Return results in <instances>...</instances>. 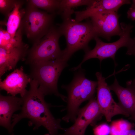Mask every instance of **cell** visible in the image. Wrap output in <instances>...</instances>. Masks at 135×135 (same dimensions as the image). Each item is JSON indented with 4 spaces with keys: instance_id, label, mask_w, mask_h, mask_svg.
Listing matches in <instances>:
<instances>
[{
    "instance_id": "1",
    "label": "cell",
    "mask_w": 135,
    "mask_h": 135,
    "mask_svg": "<svg viewBox=\"0 0 135 135\" xmlns=\"http://www.w3.org/2000/svg\"><path fill=\"white\" fill-rule=\"evenodd\" d=\"M29 83V90L22 98L23 102L20 112L12 116V129L21 120L26 118L30 120L29 126L34 125V130L42 126L50 135H59L58 130L64 128L60 124L62 119L56 118L52 115L50 110L51 105L45 100V96L39 88L38 82L31 79Z\"/></svg>"
},
{
    "instance_id": "2",
    "label": "cell",
    "mask_w": 135,
    "mask_h": 135,
    "mask_svg": "<svg viewBox=\"0 0 135 135\" xmlns=\"http://www.w3.org/2000/svg\"><path fill=\"white\" fill-rule=\"evenodd\" d=\"M75 72L71 82L61 86L67 93V105L65 109L67 113L62 119L66 122H74L80 105L94 97L96 89L97 81L87 78L85 71L81 68Z\"/></svg>"
},
{
    "instance_id": "3",
    "label": "cell",
    "mask_w": 135,
    "mask_h": 135,
    "mask_svg": "<svg viewBox=\"0 0 135 135\" xmlns=\"http://www.w3.org/2000/svg\"><path fill=\"white\" fill-rule=\"evenodd\" d=\"M58 25L66 38V47L63 50L62 58L66 62L78 50H82L86 52L90 50L89 42L97 36L90 20L77 22L71 18L63 20Z\"/></svg>"
},
{
    "instance_id": "4",
    "label": "cell",
    "mask_w": 135,
    "mask_h": 135,
    "mask_svg": "<svg viewBox=\"0 0 135 135\" xmlns=\"http://www.w3.org/2000/svg\"><path fill=\"white\" fill-rule=\"evenodd\" d=\"M67 62L61 58L31 64L29 76L38 82L45 96L53 94L66 102L67 97L59 92L58 83L62 72L68 66Z\"/></svg>"
},
{
    "instance_id": "5",
    "label": "cell",
    "mask_w": 135,
    "mask_h": 135,
    "mask_svg": "<svg viewBox=\"0 0 135 135\" xmlns=\"http://www.w3.org/2000/svg\"><path fill=\"white\" fill-rule=\"evenodd\" d=\"M56 15L26 4L20 26L23 34L33 44L37 43L47 34L54 25Z\"/></svg>"
},
{
    "instance_id": "6",
    "label": "cell",
    "mask_w": 135,
    "mask_h": 135,
    "mask_svg": "<svg viewBox=\"0 0 135 135\" xmlns=\"http://www.w3.org/2000/svg\"><path fill=\"white\" fill-rule=\"evenodd\" d=\"M62 36L58 26L53 25L47 34L28 50L25 63L30 65L62 58L63 50L59 44Z\"/></svg>"
},
{
    "instance_id": "7",
    "label": "cell",
    "mask_w": 135,
    "mask_h": 135,
    "mask_svg": "<svg viewBox=\"0 0 135 135\" xmlns=\"http://www.w3.org/2000/svg\"><path fill=\"white\" fill-rule=\"evenodd\" d=\"M120 25L122 33L118 40L113 42L106 43L102 41L98 37L96 36L94 39L96 43L94 48L85 52V54L81 62L77 66L72 68V70L75 71L81 68L83 63L92 58L98 59L100 64L103 60L111 58L114 60L115 65L116 66L115 56L117 52L121 47H125L127 48L132 40L130 37V34L133 26L130 24H127L123 23H121Z\"/></svg>"
},
{
    "instance_id": "8",
    "label": "cell",
    "mask_w": 135,
    "mask_h": 135,
    "mask_svg": "<svg viewBox=\"0 0 135 135\" xmlns=\"http://www.w3.org/2000/svg\"><path fill=\"white\" fill-rule=\"evenodd\" d=\"M102 115L96 99L94 97L79 109L74 124L68 128H64V133L59 135H85L88 126H95Z\"/></svg>"
},
{
    "instance_id": "9",
    "label": "cell",
    "mask_w": 135,
    "mask_h": 135,
    "mask_svg": "<svg viewBox=\"0 0 135 135\" xmlns=\"http://www.w3.org/2000/svg\"><path fill=\"white\" fill-rule=\"evenodd\" d=\"M97 80V101L101 113L108 122H110L112 118L118 114H122L128 117L127 114L114 100L109 86L101 72L95 74Z\"/></svg>"
},
{
    "instance_id": "10",
    "label": "cell",
    "mask_w": 135,
    "mask_h": 135,
    "mask_svg": "<svg viewBox=\"0 0 135 135\" xmlns=\"http://www.w3.org/2000/svg\"><path fill=\"white\" fill-rule=\"evenodd\" d=\"M120 16L118 12L114 11L99 13L92 16L90 21L97 36L108 41L113 36H120L122 30L119 22Z\"/></svg>"
},
{
    "instance_id": "11",
    "label": "cell",
    "mask_w": 135,
    "mask_h": 135,
    "mask_svg": "<svg viewBox=\"0 0 135 135\" xmlns=\"http://www.w3.org/2000/svg\"><path fill=\"white\" fill-rule=\"evenodd\" d=\"M31 80L29 75L24 72L23 67L21 66L9 74L3 81L0 80V89L12 96L20 94L22 98L26 92V88Z\"/></svg>"
},
{
    "instance_id": "12",
    "label": "cell",
    "mask_w": 135,
    "mask_h": 135,
    "mask_svg": "<svg viewBox=\"0 0 135 135\" xmlns=\"http://www.w3.org/2000/svg\"><path fill=\"white\" fill-rule=\"evenodd\" d=\"M131 3L129 0H94L85 10L75 11L74 20L76 22H81L97 13L109 11L118 12L122 6Z\"/></svg>"
},
{
    "instance_id": "13",
    "label": "cell",
    "mask_w": 135,
    "mask_h": 135,
    "mask_svg": "<svg viewBox=\"0 0 135 135\" xmlns=\"http://www.w3.org/2000/svg\"><path fill=\"white\" fill-rule=\"evenodd\" d=\"M109 87L116 95L119 106L130 119L135 120V87L128 84L126 88L123 87L119 84L116 78Z\"/></svg>"
},
{
    "instance_id": "14",
    "label": "cell",
    "mask_w": 135,
    "mask_h": 135,
    "mask_svg": "<svg viewBox=\"0 0 135 135\" xmlns=\"http://www.w3.org/2000/svg\"><path fill=\"white\" fill-rule=\"evenodd\" d=\"M23 102L22 98L16 96L0 95V125L6 128L11 134L12 117L15 112L21 110Z\"/></svg>"
},
{
    "instance_id": "15",
    "label": "cell",
    "mask_w": 135,
    "mask_h": 135,
    "mask_svg": "<svg viewBox=\"0 0 135 135\" xmlns=\"http://www.w3.org/2000/svg\"><path fill=\"white\" fill-rule=\"evenodd\" d=\"M28 44L6 50L0 47V78L8 70L14 69L20 60H25L28 50Z\"/></svg>"
},
{
    "instance_id": "16",
    "label": "cell",
    "mask_w": 135,
    "mask_h": 135,
    "mask_svg": "<svg viewBox=\"0 0 135 135\" xmlns=\"http://www.w3.org/2000/svg\"><path fill=\"white\" fill-rule=\"evenodd\" d=\"M26 0H17L15 6L6 20L0 22L6 26V31L12 37L14 36L20 24L25 12V8L22 7Z\"/></svg>"
},
{
    "instance_id": "17",
    "label": "cell",
    "mask_w": 135,
    "mask_h": 135,
    "mask_svg": "<svg viewBox=\"0 0 135 135\" xmlns=\"http://www.w3.org/2000/svg\"><path fill=\"white\" fill-rule=\"evenodd\" d=\"M93 1V0H61L57 15H60L62 20L70 18L75 12L73 8L84 5L88 6Z\"/></svg>"
},
{
    "instance_id": "18",
    "label": "cell",
    "mask_w": 135,
    "mask_h": 135,
    "mask_svg": "<svg viewBox=\"0 0 135 135\" xmlns=\"http://www.w3.org/2000/svg\"><path fill=\"white\" fill-rule=\"evenodd\" d=\"M23 34L20 26L14 37L7 31L0 28V47L6 50H9L20 46L24 43L22 40Z\"/></svg>"
},
{
    "instance_id": "19",
    "label": "cell",
    "mask_w": 135,
    "mask_h": 135,
    "mask_svg": "<svg viewBox=\"0 0 135 135\" xmlns=\"http://www.w3.org/2000/svg\"><path fill=\"white\" fill-rule=\"evenodd\" d=\"M61 0H26V4L38 9H42L49 13L56 14Z\"/></svg>"
},
{
    "instance_id": "20",
    "label": "cell",
    "mask_w": 135,
    "mask_h": 135,
    "mask_svg": "<svg viewBox=\"0 0 135 135\" xmlns=\"http://www.w3.org/2000/svg\"><path fill=\"white\" fill-rule=\"evenodd\" d=\"M133 124L123 120L112 122L110 128V135H125L128 130L133 129Z\"/></svg>"
},
{
    "instance_id": "21",
    "label": "cell",
    "mask_w": 135,
    "mask_h": 135,
    "mask_svg": "<svg viewBox=\"0 0 135 135\" xmlns=\"http://www.w3.org/2000/svg\"><path fill=\"white\" fill-rule=\"evenodd\" d=\"M17 0H0V13L7 19L9 15L14 8Z\"/></svg>"
},
{
    "instance_id": "22",
    "label": "cell",
    "mask_w": 135,
    "mask_h": 135,
    "mask_svg": "<svg viewBox=\"0 0 135 135\" xmlns=\"http://www.w3.org/2000/svg\"><path fill=\"white\" fill-rule=\"evenodd\" d=\"M93 130L94 135H109L110 128L106 124H102L95 126Z\"/></svg>"
},
{
    "instance_id": "23",
    "label": "cell",
    "mask_w": 135,
    "mask_h": 135,
    "mask_svg": "<svg viewBox=\"0 0 135 135\" xmlns=\"http://www.w3.org/2000/svg\"><path fill=\"white\" fill-rule=\"evenodd\" d=\"M127 48L126 54L128 55H134L135 57V37L132 38L130 44Z\"/></svg>"
},
{
    "instance_id": "24",
    "label": "cell",
    "mask_w": 135,
    "mask_h": 135,
    "mask_svg": "<svg viewBox=\"0 0 135 135\" xmlns=\"http://www.w3.org/2000/svg\"><path fill=\"white\" fill-rule=\"evenodd\" d=\"M128 18L130 20H135V8L130 7L127 12Z\"/></svg>"
},
{
    "instance_id": "25",
    "label": "cell",
    "mask_w": 135,
    "mask_h": 135,
    "mask_svg": "<svg viewBox=\"0 0 135 135\" xmlns=\"http://www.w3.org/2000/svg\"><path fill=\"white\" fill-rule=\"evenodd\" d=\"M125 135H135V130L133 129L128 131Z\"/></svg>"
},
{
    "instance_id": "26",
    "label": "cell",
    "mask_w": 135,
    "mask_h": 135,
    "mask_svg": "<svg viewBox=\"0 0 135 135\" xmlns=\"http://www.w3.org/2000/svg\"><path fill=\"white\" fill-rule=\"evenodd\" d=\"M126 84L132 85L135 87V78L132 80L128 81Z\"/></svg>"
},
{
    "instance_id": "27",
    "label": "cell",
    "mask_w": 135,
    "mask_h": 135,
    "mask_svg": "<svg viewBox=\"0 0 135 135\" xmlns=\"http://www.w3.org/2000/svg\"><path fill=\"white\" fill-rule=\"evenodd\" d=\"M130 7L135 8V0H132V4Z\"/></svg>"
},
{
    "instance_id": "28",
    "label": "cell",
    "mask_w": 135,
    "mask_h": 135,
    "mask_svg": "<svg viewBox=\"0 0 135 135\" xmlns=\"http://www.w3.org/2000/svg\"><path fill=\"white\" fill-rule=\"evenodd\" d=\"M11 135H14V134L13 133H12L11 134Z\"/></svg>"
}]
</instances>
